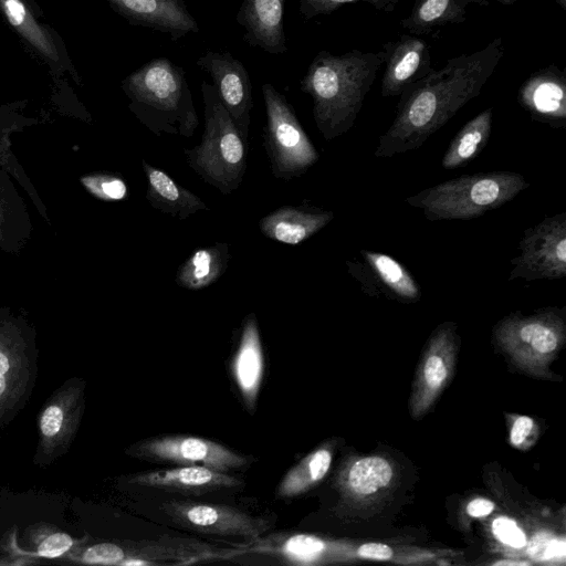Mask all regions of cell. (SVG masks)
<instances>
[{"label": "cell", "mask_w": 566, "mask_h": 566, "mask_svg": "<svg viewBox=\"0 0 566 566\" xmlns=\"http://www.w3.org/2000/svg\"><path fill=\"white\" fill-rule=\"evenodd\" d=\"M123 90L129 109L153 134L190 138L199 125L184 70L166 57L153 59L128 75Z\"/></svg>", "instance_id": "obj_3"}, {"label": "cell", "mask_w": 566, "mask_h": 566, "mask_svg": "<svg viewBox=\"0 0 566 566\" xmlns=\"http://www.w3.org/2000/svg\"><path fill=\"white\" fill-rule=\"evenodd\" d=\"M3 10L8 17L10 23L21 31H23L27 35L30 36V40L34 42L39 49L45 52H50L46 41L42 38L41 33L35 29L31 19H29L28 11L25 7L20 0H4L3 1Z\"/></svg>", "instance_id": "obj_30"}, {"label": "cell", "mask_w": 566, "mask_h": 566, "mask_svg": "<svg viewBox=\"0 0 566 566\" xmlns=\"http://www.w3.org/2000/svg\"><path fill=\"white\" fill-rule=\"evenodd\" d=\"M9 369V360L6 355L0 353V375H3Z\"/></svg>", "instance_id": "obj_41"}, {"label": "cell", "mask_w": 566, "mask_h": 566, "mask_svg": "<svg viewBox=\"0 0 566 566\" xmlns=\"http://www.w3.org/2000/svg\"><path fill=\"white\" fill-rule=\"evenodd\" d=\"M109 1L130 23L167 33L172 40L199 31L184 0Z\"/></svg>", "instance_id": "obj_15"}, {"label": "cell", "mask_w": 566, "mask_h": 566, "mask_svg": "<svg viewBox=\"0 0 566 566\" xmlns=\"http://www.w3.org/2000/svg\"><path fill=\"white\" fill-rule=\"evenodd\" d=\"M284 1L243 0L237 21L244 30L243 38L249 45L272 54L287 51L283 31Z\"/></svg>", "instance_id": "obj_17"}, {"label": "cell", "mask_w": 566, "mask_h": 566, "mask_svg": "<svg viewBox=\"0 0 566 566\" xmlns=\"http://www.w3.org/2000/svg\"><path fill=\"white\" fill-rule=\"evenodd\" d=\"M501 3L503 4H512L514 3L516 0H499Z\"/></svg>", "instance_id": "obj_44"}, {"label": "cell", "mask_w": 566, "mask_h": 566, "mask_svg": "<svg viewBox=\"0 0 566 566\" xmlns=\"http://www.w3.org/2000/svg\"><path fill=\"white\" fill-rule=\"evenodd\" d=\"M392 478V467L386 459L367 457L352 463L343 478V484L350 494L365 497L386 489Z\"/></svg>", "instance_id": "obj_27"}, {"label": "cell", "mask_w": 566, "mask_h": 566, "mask_svg": "<svg viewBox=\"0 0 566 566\" xmlns=\"http://www.w3.org/2000/svg\"><path fill=\"white\" fill-rule=\"evenodd\" d=\"M130 482L144 488L199 494L242 485L241 480L229 473L202 465H181L168 470L142 472L133 475Z\"/></svg>", "instance_id": "obj_18"}, {"label": "cell", "mask_w": 566, "mask_h": 566, "mask_svg": "<svg viewBox=\"0 0 566 566\" xmlns=\"http://www.w3.org/2000/svg\"><path fill=\"white\" fill-rule=\"evenodd\" d=\"M334 219V212L310 207L282 206L259 221L261 233L271 240L297 245Z\"/></svg>", "instance_id": "obj_19"}, {"label": "cell", "mask_w": 566, "mask_h": 566, "mask_svg": "<svg viewBox=\"0 0 566 566\" xmlns=\"http://www.w3.org/2000/svg\"><path fill=\"white\" fill-rule=\"evenodd\" d=\"M355 1H366L379 10L391 11L397 0H300V12L306 19L327 14L340 6Z\"/></svg>", "instance_id": "obj_31"}, {"label": "cell", "mask_w": 566, "mask_h": 566, "mask_svg": "<svg viewBox=\"0 0 566 566\" xmlns=\"http://www.w3.org/2000/svg\"><path fill=\"white\" fill-rule=\"evenodd\" d=\"M493 534L504 544L522 548L526 545V536L514 520L499 516L492 523Z\"/></svg>", "instance_id": "obj_33"}, {"label": "cell", "mask_w": 566, "mask_h": 566, "mask_svg": "<svg viewBox=\"0 0 566 566\" xmlns=\"http://www.w3.org/2000/svg\"><path fill=\"white\" fill-rule=\"evenodd\" d=\"M0 166V249L18 252L31 234V222L22 198Z\"/></svg>", "instance_id": "obj_22"}, {"label": "cell", "mask_w": 566, "mask_h": 566, "mask_svg": "<svg viewBox=\"0 0 566 566\" xmlns=\"http://www.w3.org/2000/svg\"><path fill=\"white\" fill-rule=\"evenodd\" d=\"M384 51L382 97L400 96L431 71L427 43L417 36L402 35L398 41L386 43Z\"/></svg>", "instance_id": "obj_14"}, {"label": "cell", "mask_w": 566, "mask_h": 566, "mask_svg": "<svg viewBox=\"0 0 566 566\" xmlns=\"http://www.w3.org/2000/svg\"><path fill=\"white\" fill-rule=\"evenodd\" d=\"M332 463V450L319 447L292 467L275 490L277 499L296 497L312 488L327 474Z\"/></svg>", "instance_id": "obj_26"}, {"label": "cell", "mask_w": 566, "mask_h": 566, "mask_svg": "<svg viewBox=\"0 0 566 566\" xmlns=\"http://www.w3.org/2000/svg\"><path fill=\"white\" fill-rule=\"evenodd\" d=\"M196 63L210 74L220 102L248 143L253 98L247 69L229 52L220 51H208Z\"/></svg>", "instance_id": "obj_12"}, {"label": "cell", "mask_w": 566, "mask_h": 566, "mask_svg": "<svg viewBox=\"0 0 566 566\" xmlns=\"http://www.w3.org/2000/svg\"><path fill=\"white\" fill-rule=\"evenodd\" d=\"M518 102L534 119L553 127H565L566 82L564 73L554 66L534 73L521 86Z\"/></svg>", "instance_id": "obj_16"}, {"label": "cell", "mask_w": 566, "mask_h": 566, "mask_svg": "<svg viewBox=\"0 0 566 566\" xmlns=\"http://www.w3.org/2000/svg\"><path fill=\"white\" fill-rule=\"evenodd\" d=\"M492 125V108H488L469 120L450 143L441 165L444 169L467 166L486 146Z\"/></svg>", "instance_id": "obj_25"}, {"label": "cell", "mask_w": 566, "mask_h": 566, "mask_svg": "<svg viewBox=\"0 0 566 566\" xmlns=\"http://www.w3.org/2000/svg\"><path fill=\"white\" fill-rule=\"evenodd\" d=\"M494 565H503V566H506V565H528L527 562H524V560H512V559H503V560H499V562H495Z\"/></svg>", "instance_id": "obj_40"}, {"label": "cell", "mask_w": 566, "mask_h": 566, "mask_svg": "<svg viewBox=\"0 0 566 566\" xmlns=\"http://www.w3.org/2000/svg\"><path fill=\"white\" fill-rule=\"evenodd\" d=\"M142 166L147 180L146 199L154 209L180 220L209 209L200 197L179 185L166 171L145 159Z\"/></svg>", "instance_id": "obj_21"}, {"label": "cell", "mask_w": 566, "mask_h": 566, "mask_svg": "<svg viewBox=\"0 0 566 566\" xmlns=\"http://www.w3.org/2000/svg\"><path fill=\"white\" fill-rule=\"evenodd\" d=\"M494 337L516 365L542 374L565 340V322L556 307L527 316L512 313L496 324Z\"/></svg>", "instance_id": "obj_7"}, {"label": "cell", "mask_w": 566, "mask_h": 566, "mask_svg": "<svg viewBox=\"0 0 566 566\" xmlns=\"http://www.w3.org/2000/svg\"><path fill=\"white\" fill-rule=\"evenodd\" d=\"M161 507L176 524L202 534L254 539L271 527L268 520L223 504L172 500Z\"/></svg>", "instance_id": "obj_10"}, {"label": "cell", "mask_w": 566, "mask_h": 566, "mask_svg": "<svg viewBox=\"0 0 566 566\" xmlns=\"http://www.w3.org/2000/svg\"><path fill=\"white\" fill-rule=\"evenodd\" d=\"M63 422V411L56 407L51 406L46 408L41 418V431L46 437H52L59 432Z\"/></svg>", "instance_id": "obj_37"}, {"label": "cell", "mask_w": 566, "mask_h": 566, "mask_svg": "<svg viewBox=\"0 0 566 566\" xmlns=\"http://www.w3.org/2000/svg\"><path fill=\"white\" fill-rule=\"evenodd\" d=\"M229 260V245L224 242L199 248L178 266L175 281L186 290H203L223 275Z\"/></svg>", "instance_id": "obj_23"}, {"label": "cell", "mask_w": 566, "mask_h": 566, "mask_svg": "<svg viewBox=\"0 0 566 566\" xmlns=\"http://www.w3.org/2000/svg\"><path fill=\"white\" fill-rule=\"evenodd\" d=\"M205 126L200 143L184 149L188 166L222 195L242 184L247 171L248 143L220 102L212 84L201 83Z\"/></svg>", "instance_id": "obj_5"}, {"label": "cell", "mask_w": 566, "mask_h": 566, "mask_svg": "<svg viewBox=\"0 0 566 566\" xmlns=\"http://www.w3.org/2000/svg\"><path fill=\"white\" fill-rule=\"evenodd\" d=\"M530 182L515 171L463 175L405 199L422 210L426 219L469 220L513 200Z\"/></svg>", "instance_id": "obj_4"}, {"label": "cell", "mask_w": 566, "mask_h": 566, "mask_svg": "<svg viewBox=\"0 0 566 566\" xmlns=\"http://www.w3.org/2000/svg\"><path fill=\"white\" fill-rule=\"evenodd\" d=\"M457 355L455 324H440L431 334L419 366L410 410L413 418L426 413L452 376Z\"/></svg>", "instance_id": "obj_11"}, {"label": "cell", "mask_w": 566, "mask_h": 566, "mask_svg": "<svg viewBox=\"0 0 566 566\" xmlns=\"http://www.w3.org/2000/svg\"><path fill=\"white\" fill-rule=\"evenodd\" d=\"M357 555L366 559L388 560L392 557V549L382 543H366L357 548Z\"/></svg>", "instance_id": "obj_38"}, {"label": "cell", "mask_w": 566, "mask_h": 566, "mask_svg": "<svg viewBox=\"0 0 566 566\" xmlns=\"http://www.w3.org/2000/svg\"><path fill=\"white\" fill-rule=\"evenodd\" d=\"M263 349L254 313L245 316L238 348L233 356L232 373L245 407L253 412L263 378Z\"/></svg>", "instance_id": "obj_20"}, {"label": "cell", "mask_w": 566, "mask_h": 566, "mask_svg": "<svg viewBox=\"0 0 566 566\" xmlns=\"http://www.w3.org/2000/svg\"><path fill=\"white\" fill-rule=\"evenodd\" d=\"M534 421L527 416L517 417L510 431V442L514 447H522L532 434Z\"/></svg>", "instance_id": "obj_36"}, {"label": "cell", "mask_w": 566, "mask_h": 566, "mask_svg": "<svg viewBox=\"0 0 566 566\" xmlns=\"http://www.w3.org/2000/svg\"><path fill=\"white\" fill-rule=\"evenodd\" d=\"M80 181L87 192L103 201H120L128 196L126 182L115 175L94 172L81 177Z\"/></svg>", "instance_id": "obj_28"}, {"label": "cell", "mask_w": 566, "mask_h": 566, "mask_svg": "<svg viewBox=\"0 0 566 566\" xmlns=\"http://www.w3.org/2000/svg\"><path fill=\"white\" fill-rule=\"evenodd\" d=\"M4 388H6V380L3 378V375H0V396L4 391Z\"/></svg>", "instance_id": "obj_42"}, {"label": "cell", "mask_w": 566, "mask_h": 566, "mask_svg": "<svg viewBox=\"0 0 566 566\" xmlns=\"http://www.w3.org/2000/svg\"><path fill=\"white\" fill-rule=\"evenodd\" d=\"M0 166L19 181L23 189L28 191L32 201L36 205L41 216L48 219L45 206L42 203L40 197L36 193L35 188L33 187L30 179L27 177L24 170L22 169L13 153L11 151L9 129H0Z\"/></svg>", "instance_id": "obj_29"}, {"label": "cell", "mask_w": 566, "mask_h": 566, "mask_svg": "<svg viewBox=\"0 0 566 566\" xmlns=\"http://www.w3.org/2000/svg\"><path fill=\"white\" fill-rule=\"evenodd\" d=\"M556 2L560 6L562 9H566V0H556Z\"/></svg>", "instance_id": "obj_43"}, {"label": "cell", "mask_w": 566, "mask_h": 566, "mask_svg": "<svg viewBox=\"0 0 566 566\" xmlns=\"http://www.w3.org/2000/svg\"><path fill=\"white\" fill-rule=\"evenodd\" d=\"M144 460L176 463L180 465H202L228 473L241 470L250 458L210 439L193 436H161L142 440L134 450Z\"/></svg>", "instance_id": "obj_9"}, {"label": "cell", "mask_w": 566, "mask_h": 566, "mask_svg": "<svg viewBox=\"0 0 566 566\" xmlns=\"http://www.w3.org/2000/svg\"><path fill=\"white\" fill-rule=\"evenodd\" d=\"M504 55L502 38L473 53L448 60L438 71L400 95L392 124L379 137L375 157H392L420 148L467 103L476 97Z\"/></svg>", "instance_id": "obj_1"}, {"label": "cell", "mask_w": 566, "mask_h": 566, "mask_svg": "<svg viewBox=\"0 0 566 566\" xmlns=\"http://www.w3.org/2000/svg\"><path fill=\"white\" fill-rule=\"evenodd\" d=\"M72 538L64 533H55L45 538L39 546V554L44 557H57L71 548Z\"/></svg>", "instance_id": "obj_35"}, {"label": "cell", "mask_w": 566, "mask_h": 566, "mask_svg": "<svg viewBox=\"0 0 566 566\" xmlns=\"http://www.w3.org/2000/svg\"><path fill=\"white\" fill-rule=\"evenodd\" d=\"M528 554L535 560H564L566 543L563 538H556L548 534L535 535L528 546Z\"/></svg>", "instance_id": "obj_32"}, {"label": "cell", "mask_w": 566, "mask_h": 566, "mask_svg": "<svg viewBox=\"0 0 566 566\" xmlns=\"http://www.w3.org/2000/svg\"><path fill=\"white\" fill-rule=\"evenodd\" d=\"M488 6L486 0H416L401 24L409 32L423 34L448 23L464 21L470 4Z\"/></svg>", "instance_id": "obj_24"}, {"label": "cell", "mask_w": 566, "mask_h": 566, "mask_svg": "<svg viewBox=\"0 0 566 566\" xmlns=\"http://www.w3.org/2000/svg\"><path fill=\"white\" fill-rule=\"evenodd\" d=\"M509 281L557 280L566 275V212L545 217L527 228L511 260Z\"/></svg>", "instance_id": "obj_8"}, {"label": "cell", "mask_w": 566, "mask_h": 566, "mask_svg": "<svg viewBox=\"0 0 566 566\" xmlns=\"http://www.w3.org/2000/svg\"><path fill=\"white\" fill-rule=\"evenodd\" d=\"M348 273L371 296H385L402 303H415L421 290L409 270L392 256L360 250L359 258L346 261Z\"/></svg>", "instance_id": "obj_13"}, {"label": "cell", "mask_w": 566, "mask_h": 566, "mask_svg": "<svg viewBox=\"0 0 566 566\" xmlns=\"http://www.w3.org/2000/svg\"><path fill=\"white\" fill-rule=\"evenodd\" d=\"M494 510V503L488 499L476 497L472 500L468 506L467 512L472 517H483Z\"/></svg>", "instance_id": "obj_39"}, {"label": "cell", "mask_w": 566, "mask_h": 566, "mask_svg": "<svg viewBox=\"0 0 566 566\" xmlns=\"http://www.w3.org/2000/svg\"><path fill=\"white\" fill-rule=\"evenodd\" d=\"M124 559V549L112 543L91 546L83 556L86 563L119 564Z\"/></svg>", "instance_id": "obj_34"}, {"label": "cell", "mask_w": 566, "mask_h": 566, "mask_svg": "<svg viewBox=\"0 0 566 566\" xmlns=\"http://www.w3.org/2000/svg\"><path fill=\"white\" fill-rule=\"evenodd\" d=\"M385 51L353 50L342 55L319 52L301 81V90L313 101L317 129L326 140L347 133L355 124Z\"/></svg>", "instance_id": "obj_2"}, {"label": "cell", "mask_w": 566, "mask_h": 566, "mask_svg": "<svg viewBox=\"0 0 566 566\" xmlns=\"http://www.w3.org/2000/svg\"><path fill=\"white\" fill-rule=\"evenodd\" d=\"M262 94L266 113L263 144L271 172L291 180L305 174L319 155L285 96L270 83L262 85Z\"/></svg>", "instance_id": "obj_6"}]
</instances>
